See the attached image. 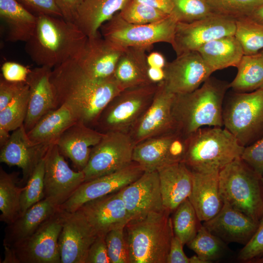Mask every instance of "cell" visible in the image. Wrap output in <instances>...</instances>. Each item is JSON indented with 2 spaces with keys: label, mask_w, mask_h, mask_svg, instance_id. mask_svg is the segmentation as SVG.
<instances>
[{
  "label": "cell",
  "mask_w": 263,
  "mask_h": 263,
  "mask_svg": "<svg viewBox=\"0 0 263 263\" xmlns=\"http://www.w3.org/2000/svg\"><path fill=\"white\" fill-rule=\"evenodd\" d=\"M78 121L72 111L61 105L43 115L27 133L34 144L48 145L57 140L72 125Z\"/></svg>",
  "instance_id": "cell-32"
},
{
  "label": "cell",
  "mask_w": 263,
  "mask_h": 263,
  "mask_svg": "<svg viewBox=\"0 0 263 263\" xmlns=\"http://www.w3.org/2000/svg\"><path fill=\"white\" fill-rule=\"evenodd\" d=\"M171 222L174 234L185 245L192 240L200 228L201 222L188 199L173 212Z\"/></svg>",
  "instance_id": "cell-36"
},
{
  "label": "cell",
  "mask_w": 263,
  "mask_h": 263,
  "mask_svg": "<svg viewBox=\"0 0 263 263\" xmlns=\"http://www.w3.org/2000/svg\"><path fill=\"white\" fill-rule=\"evenodd\" d=\"M97 236L80 211H66L58 239L61 263H85L89 248Z\"/></svg>",
  "instance_id": "cell-18"
},
{
  "label": "cell",
  "mask_w": 263,
  "mask_h": 263,
  "mask_svg": "<svg viewBox=\"0 0 263 263\" xmlns=\"http://www.w3.org/2000/svg\"><path fill=\"white\" fill-rule=\"evenodd\" d=\"M259 222L224 203L219 213L203 222V225L226 244L236 243L245 245L256 232Z\"/></svg>",
  "instance_id": "cell-23"
},
{
  "label": "cell",
  "mask_w": 263,
  "mask_h": 263,
  "mask_svg": "<svg viewBox=\"0 0 263 263\" xmlns=\"http://www.w3.org/2000/svg\"><path fill=\"white\" fill-rule=\"evenodd\" d=\"M263 256V217L259 221L257 229L239 252L238 259L244 262L252 261Z\"/></svg>",
  "instance_id": "cell-45"
},
{
  "label": "cell",
  "mask_w": 263,
  "mask_h": 263,
  "mask_svg": "<svg viewBox=\"0 0 263 263\" xmlns=\"http://www.w3.org/2000/svg\"><path fill=\"white\" fill-rule=\"evenodd\" d=\"M150 48L133 46L125 48L113 74L122 90L153 83L148 75L149 66L146 53Z\"/></svg>",
  "instance_id": "cell-29"
},
{
  "label": "cell",
  "mask_w": 263,
  "mask_h": 263,
  "mask_svg": "<svg viewBox=\"0 0 263 263\" xmlns=\"http://www.w3.org/2000/svg\"><path fill=\"white\" fill-rule=\"evenodd\" d=\"M65 213L59 208L30 236L10 247L18 263H61L58 239Z\"/></svg>",
  "instance_id": "cell-11"
},
{
  "label": "cell",
  "mask_w": 263,
  "mask_h": 263,
  "mask_svg": "<svg viewBox=\"0 0 263 263\" xmlns=\"http://www.w3.org/2000/svg\"><path fill=\"white\" fill-rule=\"evenodd\" d=\"M158 83L124 89L101 113L94 129L101 132L128 133L148 109Z\"/></svg>",
  "instance_id": "cell-8"
},
{
  "label": "cell",
  "mask_w": 263,
  "mask_h": 263,
  "mask_svg": "<svg viewBox=\"0 0 263 263\" xmlns=\"http://www.w3.org/2000/svg\"><path fill=\"white\" fill-rule=\"evenodd\" d=\"M124 227L113 229L105 236L111 263H129V251Z\"/></svg>",
  "instance_id": "cell-44"
},
{
  "label": "cell",
  "mask_w": 263,
  "mask_h": 263,
  "mask_svg": "<svg viewBox=\"0 0 263 263\" xmlns=\"http://www.w3.org/2000/svg\"><path fill=\"white\" fill-rule=\"evenodd\" d=\"M134 146V143L128 133L104 132L98 143L92 147L88 162L82 170L84 182L113 173L129 165L133 161Z\"/></svg>",
  "instance_id": "cell-10"
},
{
  "label": "cell",
  "mask_w": 263,
  "mask_h": 263,
  "mask_svg": "<svg viewBox=\"0 0 263 263\" xmlns=\"http://www.w3.org/2000/svg\"><path fill=\"white\" fill-rule=\"evenodd\" d=\"M244 149L225 128L205 127L188 136L183 162L192 171L219 172L240 157Z\"/></svg>",
  "instance_id": "cell-5"
},
{
  "label": "cell",
  "mask_w": 263,
  "mask_h": 263,
  "mask_svg": "<svg viewBox=\"0 0 263 263\" xmlns=\"http://www.w3.org/2000/svg\"><path fill=\"white\" fill-rule=\"evenodd\" d=\"M165 88L174 94L190 93L200 87L212 74L197 51L177 56L164 67Z\"/></svg>",
  "instance_id": "cell-16"
},
{
  "label": "cell",
  "mask_w": 263,
  "mask_h": 263,
  "mask_svg": "<svg viewBox=\"0 0 263 263\" xmlns=\"http://www.w3.org/2000/svg\"><path fill=\"white\" fill-rule=\"evenodd\" d=\"M19 173L6 172L0 168V221L7 224L14 222L20 214V196L23 187L19 186Z\"/></svg>",
  "instance_id": "cell-35"
},
{
  "label": "cell",
  "mask_w": 263,
  "mask_h": 263,
  "mask_svg": "<svg viewBox=\"0 0 263 263\" xmlns=\"http://www.w3.org/2000/svg\"><path fill=\"white\" fill-rule=\"evenodd\" d=\"M249 17L263 24V4L257 7Z\"/></svg>",
  "instance_id": "cell-57"
},
{
  "label": "cell",
  "mask_w": 263,
  "mask_h": 263,
  "mask_svg": "<svg viewBox=\"0 0 263 263\" xmlns=\"http://www.w3.org/2000/svg\"><path fill=\"white\" fill-rule=\"evenodd\" d=\"M84 0H55L65 20L74 22L77 9Z\"/></svg>",
  "instance_id": "cell-52"
},
{
  "label": "cell",
  "mask_w": 263,
  "mask_h": 263,
  "mask_svg": "<svg viewBox=\"0 0 263 263\" xmlns=\"http://www.w3.org/2000/svg\"><path fill=\"white\" fill-rule=\"evenodd\" d=\"M191 171L192 186L188 199L199 220L203 223L216 216L224 205L219 188V172Z\"/></svg>",
  "instance_id": "cell-27"
},
{
  "label": "cell",
  "mask_w": 263,
  "mask_h": 263,
  "mask_svg": "<svg viewBox=\"0 0 263 263\" xmlns=\"http://www.w3.org/2000/svg\"><path fill=\"white\" fill-rule=\"evenodd\" d=\"M197 51L212 73L229 67H237L244 55L242 46L235 35L213 40Z\"/></svg>",
  "instance_id": "cell-33"
},
{
  "label": "cell",
  "mask_w": 263,
  "mask_h": 263,
  "mask_svg": "<svg viewBox=\"0 0 263 263\" xmlns=\"http://www.w3.org/2000/svg\"><path fill=\"white\" fill-rule=\"evenodd\" d=\"M129 0H84L74 23L88 37L96 35L102 25L118 13Z\"/></svg>",
  "instance_id": "cell-30"
},
{
  "label": "cell",
  "mask_w": 263,
  "mask_h": 263,
  "mask_svg": "<svg viewBox=\"0 0 263 263\" xmlns=\"http://www.w3.org/2000/svg\"><path fill=\"white\" fill-rule=\"evenodd\" d=\"M147 61L149 67L159 68H164L167 63L164 55L156 51L147 55Z\"/></svg>",
  "instance_id": "cell-54"
},
{
  "label": "cell",
  "mask_w": 263,
  "mask_h": 263,
  "mask_svg": "<svg viewBox=\"0 0 263 263\" xmlns=\"http://www.w3.org/2000/svg\"><path fill=\"white\" fill-rule=\"evenodd\" d=\"M144 172L139 164L132 161L120 170L84 182L59 208L68 212L76 211L88 201L121 190Z\"/></svg>",
  "instance_id": "cell-15"
},
{
  "label": "cell",
  "mask_w": 263,
  "mask_h": 263,
  "mask_svg": "<svg viewBox=\"0 0 263 263\" xmlns=\"http://www.w3.org/2000/svg\"><path fill=\"white\" fill-rule=\"evenodd\" d=\"M226 243L202 224L194 238L187 244L206 263L221 259L225 253Z\"/></svg>",
  "instance_id": "cell-37"
},
{
  "label": "cell",
  "mask_w": 263,
  "mask_h": 263,
  "mask_svg": "<svg viewBox=\"0 0 263 263\" xmlns=\"http://www.w3.org/2000/svg\"><path fill=\"white\" fill-rule=\"evenodd\" d=\"M45 156L38 163L26 184L20 196V214L45 198L44 168Z\"/></svg>",
  "instance_id": "cell-40"
},
{
  "label": "cell",
  "mask_w": 263,
  "mask_h": 263,
  "mask_svg": "<svg viewBox=\"0 0 263 263\" xmlns=\"http://www.w3.org/2000/svg\"><path fill=\"white\" fill-rule=\"evenodd\" d=\"M174 95L165 88L163 81L158 83L151 104L128 132L135 145L149 138L177 129L172 113Z\"/></svg>",
  "instance_id": "cell-17"
},
{
  "label": "cell",
  "mask_w": 263,
  "mask_h": 263,
  "mask_svg": "<svg viewBox=\"0 0 263 263\" xmlns=\"http://www.w3.org/2000/svg\"><path fill=\"white\" fill-rule=\"evenodd\" d=\"M229 83L210 76L195 90L175 94L172 113L176 129L189 136L205 127H224L223 103Z\"/></svg>",
  "instance_id": "cell-3"
},
{
  "label": "cell",
  "mask_w": 263,
  "mask_h": 263,
  "mask_svg": "<svg viewBox=\"0 0 263 263\" xmlns=\"http://www.w3.org/2000/svg\"><path fill=\"white\" fill-rule=\"evenodd\" d=\"M50 79L56 108L67 106L78 121L91 127H94L104 108L123 90L113 75L105 79L92 77L75 58L53 68Z\"/></svg>",
  "instance_id": "cell-1"
},
{
  "label": "cell",
  "mask_w": 263,
  "mask_h": 263,
  "mask_svg": "<svg viewBox=\"0 0 263 263\" xmlns=\"http://www.w3.org/2000/svg\"><path fill=\"white\" fill-rule=\"evenodd\" d=\"M0 18L6 28V40L27 42L35 29L37 16L17 0H0Z\"/></svg>",
  "instance_id": "cell-31"
},
{
  "label": "cell",
  "mask_w": 263,
  "mask_h": 263,
  "mask_svg": "<svg viewBox=\"0 0 263 263\" xmlns=\"http://www.w3.org/2000/svg\"><path fill=\"white\" fill-rule=\"evenodd\" d=\"M2 77L7 81L14 82H26L31 69L13 61H6L1 68Z\"/></svg>",
  "instance_id": "cell-48"
},
{
  "label": "cell",
  "mask_w": 263,
  "mask_h": 263,
  "mask_svg": "<svg viewBox=\"0 0 263 263\" xmlns=\"http://www.w3.org/2000/svg\"><path fill=\"white\" fill-rule=\"evenodd\" d=\"M59 207L44 198L28 208L5 229L3 246L12 247L30 236Z\"/></svg>",
  "instance_id": "cell-28"
},
{
  "label": "cell",
  "mask_w": 263,
  "mask_h": 263,
  "mask_svg": "<svg viewBox=\"0 0 263 263\" xmlns=\"http://www.w3.org/2000/svg\"><path fill=\"white\" fill-rule=\"evenodd\" d=\"M188 138V136L175 129L146 139L135 145L132 161L139 164L145 171L183 162Z\"/></svg>",
  "instance_id": "cell-12"
},
{
  "label": "cell",
  "mask_w": 263,
  "mask_h": 263,
  "mask_svg": "<svg viewBox=\"0 0 263 263\" xmlns=\"http://www.w3.org/2000/svg\"><path fill=\"white\" fill-rule=\"evenodd\" d=\"M235 36L240 42L244 55L263 49V24L249 17L236 20Z\"/></svg>",
  "instance_id": "cell-39"
},
{
  "label": "cell",
  "mask_w": 263,
  "mask_h": 263,
  "mask_svg": "<svg viewBox=\"0 0 263 263\" xmlns=\"http://www.w3.org/2000/svg\"><path fill=\"white\" fill-rule=\"evenodd\" d=\"M219 181L224 203L259 222L263 217L262 176L240 157L220 171Z\"/></svg>",
  "instance_id": "cell-6"
},
{
  "label": "cell",
  "mask_w": 263,
  "mask_h": 263,
  "mask_svg": "<svg viewBox=\"0 0 263 263\" xmlns=\"http://www.w3.org/2000/svg\"><path fill=\"white\" fill-rule=\"evenodd\" d=\"M88 37L74 22L62 17L37 16L34 31L25 50L38 66L53 69L75 58Z\"/></svg>",
  "instance_id": "cell-2"
},
{
  "label": "cell",
  "mask_w": 263,
  "mask_h": 263,
  "mask_svg": "<svg viewBox=\"0 0 263 263\" xmlns=\"http://www.w3.org/2000/svg\"><path fill=\"white\" fill-rule=\"evenodd\" d=\"M10 132L3 129L0 128V146H2L9 139L10 134Z\"/></svg>",
  "instance_id": "cell-58"
},
{
  "label": "cell",
  "mask_w": 263,
  "mask_h": 263,
  "mask_svg": "<svg viewBox=\"0 0 263 263\" xmlns=\"http://www.w3.org/2000/svg\"><path fill=\"white\" fill-rule=\"evenodd\" d=\"M29 96L27 82L12 100L0 111V128L10 132L23 125L28 110Z\"/></svg>",
  "instance_id": "cell-38"
},
{
  "label": "cell",
  "mask_w": 263,
  "mask_h": 263,
  "mask_svg": "<svg viewBox=\"0 0 263 263\" xmlns=\"http://www.w3.org/2000/svg\"><path fill=\"white\" fill-rule=\"evenodd\" d=\"M184 244L175 235L172 238L167 263H189V258L183 250Z\"/></svg>",
  "instance_id": "cell-51"
},
{
  "label": "cell",
  "mask_w": 263,
  "mask_h": 263,
  "mask_svg": "<svg viewBox=\"0 0 263 263\" xmlns=\"http://www.w3.org/2000/svg\"><path fill=\"white\" fill-rule=\"evenodd\" d=\"M135 0L156 8L169 15L171 13L173 8V0Z\"/></svg>",
  "instance_id": "cell-53"
},
{
  "label": "cell",
  "mask_w": 263,
  "mask_h": 263,
  "mask_svg": "<svg viewBox=\"0 0 263 263\" xmlns=\"http://www.w3.org/2000/svg\"><path fill=\"white\" fill-rule=\"evenodd\" d=\"M224 127L244 147L263 136V87L232 94L223 107Z\"/></svg>",
  "instance_id": "cell-7"
},
{
  "label": "cell",
  "mask_w": 263,
  "mask_h": 263,
  "mask_svg": "<svg viewBox=\"0 0 263 263\" xmlns=\"http://www.w3.org/2000/svg\"><path fill=\"white\" fill-rule=\"evenodd\" d=\"M97 235L106 236L110 231L125 227L131 220L120 190L83 204L78 209Z\"/></svg>",
  "instance_id": "cell-21"
},
{
  "label": "cell",
  "mask_w": 263,
  "mask_h": 263,
  "mask_svg": "<svg viewBox=\"0 0 263 263\" xmlns=\"http://www.w3.org/2000/svg\"><path fill=\"white\" fill-rule=\"evenodd\" d=\"M124 49L105 38L99 32L95 36L87 38L75 59L81 68L91 77L105 79L113 75Z\"/></svg>",
  "instance_id": "cell-20"
},
{
  "label": "cell",
  "mask_w": 263,
  "mask_h": 263,
  "mask_svg": "<svg viewBox=\"0 0 263 263\" xmlns=\"http://www.w3.org/2000/svg\"><path fill=\"white\" fill-rule=\"evenodd\" d=\"M189 263H206L196 254L189 258Z\"/></svg>",
  "instance_id": "cell-59"
},
{
  "label": "cell",
  "mask_w": 263,
  "mask_h": 263,
  "mask_svg": "<svg viewBox=\"0 0 263 263\" xmlns=\"http://www.w3.org/2000/svg\"><path fill=\"white\" fill-rule=\"evenodd\" d=\"M131 220L142 218L165 209L163 205L157 170L145 171L136 180L120 190Z\"/></svg>",
  "instance_id": "cell-19"
},
{
  "label": "cell",
  "mask_w": 263,
  "mask_h": 263,
  "mask_svg": "<svg viewBox=\"0 0 263 263\" xmlns=\"http://www.w3.org/2000/svg\"><path fill=\"white\" fill-rule=\"evenodd\" d=\"M85 263H111L105 236H97L91 245Z\"/></svg>",
  "instance_id": "cell-49"
},
{
  "label": "cell",
  "mask_w": 263,
  "mask_h": 263,
  "mask_svg": "<svg viewBox=\"0 0 263 263\" xmlns=\"http://www.w3.org/2000/svg\"><path fill=\"white\" fill-rule=\"evenodd\" d=\"M237 68L236 75L229 87L238 92H247L263 87V49L244 55Z\"/></svg>",
  "instance_id": "cell-34"
},
{
  "label": "cell",
  "mask_w": 263,
  "mask_h": 263,
  "mask_svg": "<svg viewBox=\"0 0 263 263\" xmlns=\"http://www.w3.org/2000/svg\"><path fill=\"white\" fill-rule=\"evenodd\" d=\"M236 20L214 14L190 22H177L171 45L177 56L197 51L205 44L228 36L235 35Z\"/></svg>",
  "instance_id": "cell-13"
},
{
  "label": "cell",
  "mask_w": 263,
  "mask_h": 263,
  "mask_svg": "<svg viewBox=\"0 0 263 263\" xmlns=\"http://www.w3.org/2000/svg\"><path fill=\"white\" fill-rule=\"evenodd\" d=\"M148 75L150 80L153 83H159L164 79L165 74L163 68L149 67Z\"/></svg>",
  "instance_id": "cell-55"
},
{
  "label": "cell",
  "mask_w": 263,
  "mask_h": 263,
  "mask_svg": "<svg viewBox=\"0 0 263 263\" xmlns=\"http://www.w3.org/2000/svg\"><path fill=\"white\" fill-rule=\"evenodd\" d=\"M177 21L169 15L159 21L135 24L124 20L116 13L100 28L103 37L123 48L150 47L155 43H173Z\"/></svg>",
  "instance_id": "cell-9"
},
{
  "label": "cell",
  "mask_w": 263,
  "mask_h": 263,
  "mask_svg": "<svg viewBox=\"0 0 263 263\" xmlns=\"http://www.w3.org/2000/svg\"><path fill=\"white\" fill-rule=\"evenodd\" d=\"M4 247L5 248V257L2 263H18L15 254L12 248L7 246H4Z\"/></svg>",
  "instance_id": "cell-56"
},
{
  "label": "cell",
  "mask_w": 263,
  "mask_h": 263,
  "mask_svg": "<svg viewBox=\"0 0 263 263\" xmlns=\"http://www.w3.org/2000/svg\"><path fill=\"white\" fill-rule=\"evenodd\" d=\"M118 13L124 20L135 24L156 22L169 16L161 11L135 0H129Z\"/></svg>",
  "instance_id": "cell-41"
},
{
  "label": "cell",
  "mask_w": 263,
  "mask_h": 263,
  "mask_svg": "<svg viewBox=\"0 0 263 263\" xmlns=\"http://www.w3.org/2000/svg\"><path fill=\"white\" fill-rule=\"evenodd\" d=\"M27 10L38 16L47 15L58 17L62 15L55 0H17Z\"/></svg>",
  "instance_id": "cell-47"
},
{
  "label": "cell",
  "mask_w": 263,
  "mask_h": 263,
  "mask_svg": "<svg viewBox=\"0 0 263 263\" xmlns=\"http://www.w3.org/2000/svg\"><path fill=\"white\" fill-rule=\"evenodd\" d=\"M170 214L165 209L126 224L124 233L129 263H167L174 235Z\"/></svg>",
  "instance_id": "cell-4"
},
{
  "label": "cell",
  "mask_w": 263,
  "mask_h": 263,
  "mask_svg": "<svg viewBox=\"0 0 263 263\" xmlns=\"http://www.w3.org/2000/svg\"><path fill=\"white\" fill-rule=\"evenodd\" d=\"M251 263H263V256L256 259L254 260L253 261L251 262Z\"/></svg>",
  "instance_id": "cell-60"
},
{
  "label": "cell",
  "mask_w": 263,
  "mask_h": 263,
  "mask_svg": "<svg viewBox=\"0 0 263 263\" xmlns=\"http://www.w3.org/2000/svg\"><path fill=\"white\" fill-rule=\"evenodd\" d=\"M44 159L45 198L59 207L84 182V175L70 168L56 143L50 145Z\"/></svg>",
  "instance_id": "cell-14"
},
{
  "label": "cell",
  "mask_w": 263,
  "mask_h": 263,
  "mask_svg": "<svg viewBox=\"0 0 263 263\" xmlns=\"http://www.w3.org/2000/svg\"><path fill=\"white\" fill-rule=\"evenodd\" d=\"M50 145L33 143L22 125L13 131L7 141L0 147V161L21 169L22 178L19 185L22 187L25 185L39 161L45 156Z\"/></svg>",
  "instance_id": "cell-22"
},
{
  "label": "cell",
  "mask_w": 263,
  "mask_h": 263,
  "mask_svg": "<svg viewBox=\"0 0 263 263\" xmlns=\"http://www.w3.org/2000/svg\"><path fill=\"white\" fill-rule=\"evenodd\" d=\"M164 208L173 213L190 194L192 186L191 170L182 162L157 169Z\"/></svg>",
  "instance_id": "cell-26"
},
{
  "label": "cell",
  "mask_w": 263,
  "mask_h": 263,
  "mask_svg": "<svg viewBox=\"0 0 263 263\" xmlns=\"http://www.w3.org/2000/svg\"><path fill=\"white\" fill-rule=\"evenodd\" d=\"M26 82H14L3 77L0 80V111L12 100Z\"/></svg>",
  "instance_id": "cell-50"
},
{
  "label": "cell",
  "mask_w": 263,
  "mask_h": 263,
  "mask_svg": "<svg viewBox=\"0 0 263 263\" xmlns=\"http://www.w3.org/2000/svg\"><path fill=\"white\" fill-rule=\"evenodd\" d=\"M103 134L77 121L63 132L56 144L62 154L69 158L78 170L82 171L88 162L92 147Z\"/></svg>",
  "instance_id": "cell-25"
},
{
  "label": "cell",
  "mask_w": 263,
  "mask_h": 263,
  "mask_svg": "<svg viewBox=\"0 0 263 263\" xmlns=\"http://www.w3.org/2000/svg\"><path fill=\"white\" fill-rule=\"evenodd\" d=\"M241 157L254 171L263 176V136L245 147Z\"/></svg>",
  "instance_id": "cell-46"
},
{
  "label": "cell",
  "mask_w": 263,
  "mask_h": 263,
  "mask_svg": "<svg viewBox=\"0 0 263 263\" xmlns=\"http://www.w3.org/2000/svg\"><path fill=\"white\" fill-rule=\"evenodd\" d=\"M262 181H263V176H262Z\"/></svg>",
  "instance_id": "cell-61"
},
{
  "label": "cell",
  "mask_w": 263,
  "mask_h": 263,
  "mask_svg": "<svg viewBox=\"0 0 263 263\" xmlns=\"http://www.w3.org/2000/svg\"><path fill=\"white\" fill-rule=\"evenodd\" d=\"M52 69L38 66L31 70L27 83L29 96L27 115L24 122L27 132L45 113L56 109L55 96L50 77Z\"/></svg>",
  "instance_id": "cell-24"
},
{
  "label": "cell",
  "mask_w": 263,
  "mask_h": 263,
  "mask_svg": "<svg viewBox=\"0 0 263 263\" xmlns=\"http://www.w3.org/2000/svg\"><path fill=\"white\" fill-rule=\"evenodd\" d=\"M170 15L177 21L190 22L215 14L207 0H173Z\"/></svg>",
  "instance_id": "cell-43"
},
{
  "label": "cell",
  "mask_w": 263,
  "mask_h": 263,
  "mask_svg": "<svg viewBox=\"0 0 263 263\" xmlns=\"http://www.w3.org/2000/svg\"><path fill=\"white\" fill-rule=\"evenodd\" d=\"M215 14L235 20L249 17L263 0H207Z\"/></svg>",
  "instance_id": "cell-42"
}]
</instances>
